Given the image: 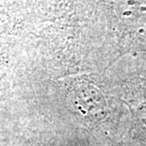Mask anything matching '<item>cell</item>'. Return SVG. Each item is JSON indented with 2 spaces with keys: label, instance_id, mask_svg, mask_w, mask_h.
Returning a JSON list of instances; mask_svg holds the SVG:
<instances>
[{
  "label": "cell",
  "instance_id": "obj_1",
  "mask_svg": "<svg viewBox=\"0 0 146 146\" xmlns=\"http://www.w3.org/2000/svg\"><path fill=\"white\" fill-rule=\"evenodd\" d=\"M8 67L9 57L7 55V49L3 44V42H0V101H2L7 89Z\"/></svg>",
  "mask_w": 146,
  "mask_h": 146
}]
</instances>
